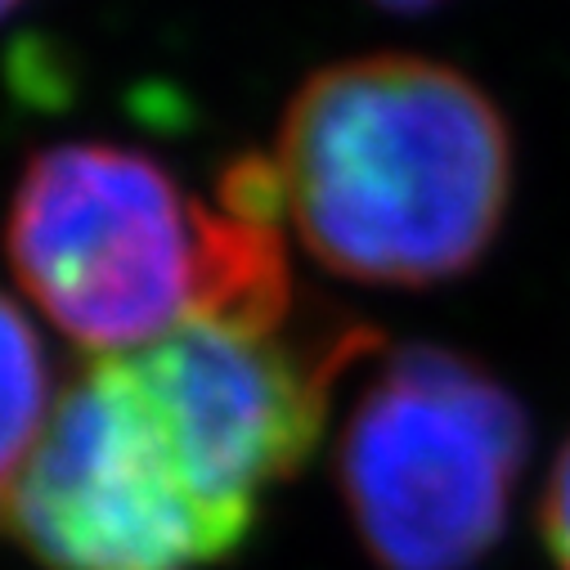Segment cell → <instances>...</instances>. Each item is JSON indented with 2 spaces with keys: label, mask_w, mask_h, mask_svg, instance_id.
<instances>
[{
  "label": "cell",
  "mask_w": 570,
  "mask_h": 570,
  "mask_svg": "<svg viewBox=\"0 0 570 570\" xmlns=\"http://www.w3.org/2000/svg\"><path fill=\"white\" fill-rule=\"evenodd\" d=\"M274 163L306 252L382 288L468 274L512 198L503 112L476 81L417 55H364L306 77Z\"/></svg>",
  "instance_id": "obj_1"
},
{
  "label": "cell",
  "mask_w": 570,
  "mask_h": 570,
  "mask_svg": "<svg viewBox=\"0 0 570 570\" xmlns=\"http://www.w3.org/2000/svg\"><path fill=\"white\" fill-rule=\"evenodd\" d=\"M517 395L445 346H400L364 386L337 481L382 570H472L503 534L525 463Z\"/></svg>",
  "instance_id": "obj_2"
},
{
  "label": "cell",
  "mask_w": 570,
  "mask_h": 570,
  "mask_svg": "<svg viewBox=\"0 0 570 570\" xmlns=\"http://www.w3.org/2000/svg\"><path fill=\"white\" fill-rule=\"evenodd\" d=\"M212 207L121 145H55L14 189L6 252L23 293L95 355H130L203 311Z\"/></svg>",
  "instance_id": "obj_3"
},
{
  "label": "cell",
  "mask_w": 570,
  "mask_h": 570,
  "mask_svg": "<svg viewBox=\"0 0 570 570\" xmlns=\"http://www.w3.org/2000/svg\"><path fill=\"white\" fill-rule=\"evenodd\" d=\"M0 530L46 570H203L247 539L194 490L126 355L90 360L55 395Z\"/></svg>",
  "instance_id": "obj_4"
},
{
  "label": "cell",
  "mask_w": 570,
  "mask_h": 570,
  "mask_svg": "<svg viewBox=\"0 0 570 570\" xmlns=\"http://www.w3.org/2000/svg\"><path fill=\"white\" fill-rule=\"evenodd\" d=\"M377 351L360 324L306 333H238L185 324L126 355L194 490L238 534H252L261 494L293 481L324 436L333 386Z\"/></svg>",
  "instance_id": "obj_5"
},
{
  "label": "cell",
  "mask_w": 570,
  "mask_h": 570,
  "mask_svg": "<svg viewBox=\"0 0 570 570\" xmlns=\"http://www.w3.org/2000/svg\"><path fill=\"white\" fill-rule=\"evenodd\" d=\"M55 413L50 400V364L32 320L0 293V499L19 481L32 459L46 422Z\"/></svg>",
  "instance_id": "obj_6"
},
{
  "label": "cell",
  "mask_w": 570,
  "mask_h": 570,
  "mask_svg": "<svg viewBox=\"0 0 570 570\" xmlns=\"http://www.w3.org/2000/svg\"><path fill=\"white\" fill-rule=\"evenodd\" d=\"M543 543L557 570H570V445L557 454L548 494H543Z\"/></svg>",
  "instance_id": "obj_7"
},
{
  "label": "cell",
  "mask_w": 570,
  "mask_h": 570,
  "mask_svg": "<svg viewBox=\"0 0 570 570\" xmlns=\"http://www.w3.org/2000/svg\"><path fill=\"white\" fill-rule=\"evenodd\" d=\"M373 6L395 10V14H417V10H432V6H441V0H373Z\"/></svg>",
  "instance_id": "obj_8"
},
{
  "label": "cell",
  "mask_w": 570,
  "mask_h": 570,
  "mask_svg": "<svg viewBox=\"0 0 570 570\" xmlns=\"http://www.w3.org/2000/svg\"><path fill=\"white\" fill-rule=\"evenodd\" d=\"M14 6H19V0H0V19H6V14L14 10Z\"/></svg>",
  "instance_id": "obj_9"
}]
</instances>
